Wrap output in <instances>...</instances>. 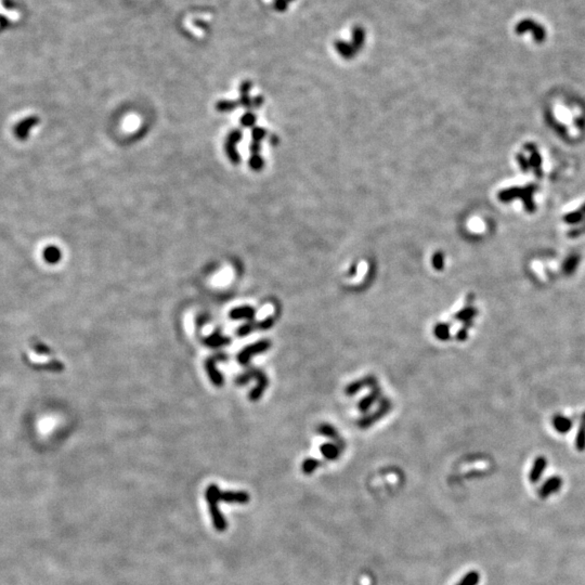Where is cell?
<instances>
[{
	"label": "cell",
	"instance_id": "30bf717a",
	"mask_svg": "<svg viewBox=\"0 0 585 585\" xmlns=\"http://www.w3.org/2000/svg\"><path fill=\"white\" fill-rule=\"evenodd\" d=\"M561 486V479L560 478H550L548 479L545 484L543 485V487L540 490V495L543 496V498H546L549 494L554 493L555 491H557Z\"/></svg>",
	"mask_w": 585,
	"mask_h": 585
},
{
	"label": "cell",
	"instance_id": "ba28073f",
	"mask_svg": "<svg viewBox=\"0 0 585 585\" xmlns=\"http://www.w3.org/2000/svg\"><path fill=\"white\" fill-rule=\"evenodd\" d=\"M256 315V310L253 307H249V306H243V307H239V308H234L230 311V318L233 319V320H251L254 319Z\"/></svg>",
	"mask_w": 585,
	"mask_h": 585
},
{
	"label": "cell",
	"instance_id": "5b68a950",
	"mask_svg": "<svg viewBox=\"0 0 585 585\" xmlns=\"http://www.w3.org/2000/svg\"><path fill=\"white\" fill-rule=\"evenodd\" d=\"M206 501L208 503L209 513H210V516H212L215 529L218 530V531H224V530L227 529V521H226V519H224L222 513L220 512V509L218 507V503H217L215 500H213L212 498H207V496H206Z\"/></svg>",
	"mask_w": 585,
	"mask_h": 585
},
{
	"label": "cell",
	"instance_id": "7402d4cb",
	"mask_svg": "<svg viewBox=\"0 0 585 585\" xmlns=\"http://www.w3.org/2000/svg\"><path fill=\"white\" fill-rule=\"evenodd\" d=\"M319 432H320V433H322V434H324V436L332 437V438H333V437H336V434H337V433H336V430H335V428H333L332 426H330V425H326V424L322 425L321 427L319 428Z\"/></svg>",
	"mask_w": 585,
	"mask_h": 585
},
{
	"label": "cell",
	"instance_id": "44dd1931",
	"mask_svg": "<svg viewBox=\"0 0 585 585\" xmlns=\"http://www.w3.org/2000/svg\"><path fill=\"white\" fill-rule=\"evenodd\" d=\"M476 314H477V311H476L474 308L463 309L457 315V319L462 320V321H468V320L473 319L476 316Z\"/></svg>",
	"mask_w": 585,
	"mask_h": 585
},
{
	"label": "cell",
	"instance_id": "52a82bcc",
	"mask_svg": "<svg viewBox=\"0 0 585 585\" xmlns=\"http://www.w3.org/2000/svg\"><path fill=\"white\" fill-rule=\"evenodd\" d=\"M39 121V119L36 116H32L24 119L23 121L18 124V126L15 129V133L19 139L21 140H25L27 137H29V133L31 131V129L35 126L37 122Z\"/></svg>",
	"mask_w": 585,
	"mask_h": 585
},
{
	"label": "cell",
	"instance_id": "d6986e66",
	"mask_svg": "<svg viewBox=\"0 0 585 585\" xmlns=\"http://www.w3.org/2000/svg\"><path fill=\"white\" fill-rule=\"evenodd\" d=\"M319 466H320L319 461H317L315 459H308L304 462L302 468H303V472L306 475H311Z\"/></svg>",
	"mask_w": 585,
	"mask_h": 585
},
{
	"label": "cell",
	"instance_id": "7c38bea8",
	"mask_svg": "<svg viewBox=\"0 0 585 585\" xmlns=\"http://www.w3.org/2000/svg\"><path fill=\"white\" fill-rule=\"evenodd\" d=\"M364 39H365V32L364 29L361 26H356L355 29L352 30V46L355 47V49H359V47H361L364 43Z\"/></svg>",
	"mask_w": 585,
	"mask_h": 585
},
{
	"label": "cell",
	"instance_id": "e0dca14e",
	"mask_svg": "<svg viewBox=\"0 0 585 585\" xmlns=\"http://www.w3.org/2000/svg\"><path fill=\"white\" fill-rule=\"evenodd\" d=\"M480 580V574L477 571H471L457 585H477Z\"/></svg>",
	"mask_w": 585,
	"mask_h": 585
},
{
	"label": "cell",
	"instance_id": "5bb4252c",
	"mask_svg": "<svg viewBox=\"0 0 585 585\" xmlns=\"http://www.w3.org/2000/svg\"><path fill=\"white\" fill-rule=\"evenodd\" d=\"M554 426H555L557 431H559L561 433H564V432L569 431L570 428L572 427V421H571L567 417L558 416V417H556L554 419Z\"/></svg>",
	"mask_w": 585,
	"mask_h": 585
},
{
	"label": "cell",
	"instance_id": "603a6c76",
	"mask_svg": "<svg viewBox=\"0 0 585 585\" xmlns=\"http://www.w3.org/2000/svg\"><path fill=\"white\" fill-rule=\"evenodd\" d=\"M362 385H363V382H357L355 384L350 385L348 387V388H347L346 391H347V393H348V394H353V393H356L357 391H359L360 389L362 388Z\"/></svg>",
	"mask_w": 585,
	"mask_h": 585
},
{
	"label": "cell",
	"instance_id": "8fae6325",
	"mask_svg": "<svg viewBox=\"0 0 585 585\" xmlns=\"http://www.w3.org/2000/svg\"><path fill=\"white\" fill-rule=\"evenodd\" d=\"M546 467V460L544 458H539L535 462H534V465L531 469V473H530V480L532 482H536L539 480V478L541 477V475L543 474L544 469Z\"/></svg>",
	"mask_w": 585,
	"mask_h": 585
},
{
	"label": "cell",
	"instance_id": "4fadbf2b",
	"mask_svg": "<svg viewBox=\"0 0 585 585\" xmlns=\"http://www.w3.org/2000/svg\"><path fill=\"white\" fill-rule=\"evenodd\" d=\"M575 448L579 451L585 450V413L583 414L582 419H581L579 431H577V433H576Z\"/></svg>",
	"mask_w": 585,
	"mask_h": 585
},
{
	"label": "cell",
	"instance_id": "8992f818",
	"mask_svg": "<svg viewBox=\"0 0 585 585\" xmlns=\"http://www.w3.org/2000/svg\"><path fill=\"white\" fill-rule=\"evenodd\" d=\"M275 319L273 317H269L266 320H263L261 322H258V323H248V324H244L243 326L237 330V335L239 336H246L248 334H250L251 332L255 331V330H269L270 328H272L274 324Z\"/></svg>",
	"mask_w": 585,
	"mask_h": 585
},
{
	"label": "cell",
	"instance_id": "ac0fdd59",
	"mask_svg": "<svg viewBox=\"0 0 585 585\" xmlns=\"http://www.w3.org/2000/svg\"><path fill=\"white\" fill-rule=\"evenodd\" d=\"M44 255H45L46 260L51 262V263L59 261L60 258H61L60 250L57 247H54V246H50V247L47 248L45 250V254Z\"/></svg>",
	"mask_w": 585,
	"mask_h": 585
},
{
	"label": "cell",
	"instance_id": "2e32d148",
	"mask_svg": "<svg viewBox=\"0 0 585 585\" xmlns=\"http://www.w3.org/2000/svg\"><path fill=\"white\" fill-rule=\"evenodd\" d=\"M323 457L328 460H336L339 455V449L335 445L326 444L321 447Z\"/></svg>",
	"mask_w": 585,
	"mask_h": 585
},
{
	"label": "cell",
	"instance_id": "6da1fadb",
	"mask_svg": "<svg viewBox=\"0 0 585 585\" xmlns=\"http://www.w3.org/2000/svg\"><path fill=\"white\" fill-rule=\"evenodd\" d=\"M205 496H207V498H212L217 503L226 502V503H239V504H246V503L249 502V494L248 493L244 492V491H239V492L221 491V490L218 488V486H216V485H210L207 488Z\"/></svg>",
	"mask_w": 585,
	"mask_h": 585
},
{
	"label": "cell",
	"instance_id": "277c9868",
	"mask_svg": "<svg viewBox=\"0 0 585 585\" xmlns=\"http://www.w3.org/2000/svg\"><path fill=\"white\" fill-rule=\"evenodd\" d=\"M226 359H227L226 355H223V353H219V355H216V356L208 358L205 362V367H206L208 376H209L210 380H212V383L216 387H221L223 385V376H222V374L216 369L215 363L217 361H224Z\"/></svg>",
	"mask_w": 585,
	"mask_h": 585
},
{
	"label": "cell",
	"instance_id": "3957f363",
	"mask_svg": "<svg viewBox=\"0 0 585 585\" xmlns=\"http://www.w3.org/2000/svg\"><path fill=\"white\" fill-rule=\"evenodd\" d=\"M270 347H271V343H270V341H268V339H266V341H260L258 343H255L253 345H249L246 347V348H244L240 352V355L237 356V361H239V363L242 365H246L249 362V360L251 357L267 351Z\"/></svg>",
	"mask_w": 585,
	"mask_h": 585
},
{
	"label": "cell",
	"instance_id": "9a60e30c",
	"mask_svg": "<svg viewBox=\"0 0 585 585\" xmlns=\"http://www.w3.org/2000/svg\"><path fill=\"white\" fill-rule=\"evenodd\" d=\"M335 46H336V49L338 50V52L341 53L342 56H344L345 58H350L356 52L355 47H353L352 45L347 44L345 42H342V40H337V42L335 43Z\"/></svg>",
	"mask_w": 585,
	"mask_h": 585
},
{
	"label": "cell",
	"instance_id": "9c48e42d",
	"mask_svg": "<svg viewBox=\"0 0 585 585\" xmlns=\"http://www.w3.org/2000/svg\"><path fill=\"white\" fill-rule=\"evenodd\" d=\"M231 343V339L223 336L219 332H215L212 335L205 337L203 339V344L206 345L210 348H218V347L228 345Z\"/></svg>",
	"mask_w": 585,
	"mask_h": 585
},
{
	"label": "cell",
	"instance_id": "7a4b0ae2",
	"mask_svg": "<svg viewBox=\"0 0 585 585\" xmlns=\"http://www.w3.org/2000/svg\"><path fill=\"white\" fill-rule=\"evenodd\" d=\"M251 378L257 379L258 384L256 386V388L250 392L249 400L256 401L262 396V392L266 390L267 386H268V379L261 371L257 370V369H250V370L245 372V374H243V375L236 378V384L244 385V384L248 383Z\"/></svg>",
	"mask_w": 585,
	"mask_h": 585
},
{
	"label": "cell",
	"instance_id": "ffe728a7",
	"mask_svg": "<svg viewBox=\"0 0 585 585\" xmlns=\"http://www.w3.org/2000/svg\"><path fill=\"white\" fill-rule=\"evenodd\" d=\"M434 334L436 336L441 339V341H446L449 337H450V330H449V326L447 324H438L436 326V329H434Z\"/></svg>",
	"mask_w": 585,
	"mask_h": 585
}]
</instances>
